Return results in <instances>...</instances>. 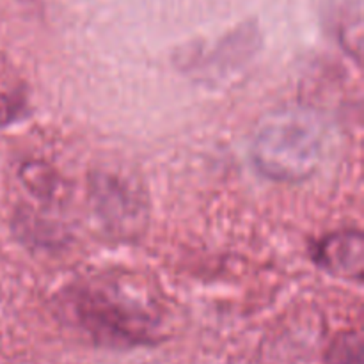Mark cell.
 <instances>
[{"label": "cell", "instance_id": "cell-1", "mask_svg": "<svg viewBox=\"0 0 364 364\" xmlns=\"http://www.w3.org/2000/svg\"><path fill=\"white\" fill-rule=\"evenodd\" d=\"M66 309L89 338L103 347L132 348L159 338L160 315L116 281H92L68 290Z\"/></svg>", "mask_w": 364, "mask_h": 364}, {"label": "cell", "instance_id": "cell-5", "mask_svg": "<svg viewBox=\"0 0 364 364\" xmlns=\"http://www.w3.org/2000/svg\"><path fill=\"white\" fill-rule=\"evenodd\" d=\"M329 364H363V340L359 334H345L327 354Z\"/></svg>", "mask_w": 364, "mask_h": 364}, {"label": "cell", "instance_id": "cell-2", "mask_svg": "<svg viewBox=\"0 0 364 364\" xmlns=\"http://www.w3.org/2000/svg\"><path fill=\"white\" fill-rule=\"evenodd\" d=\"M326 128L315 112L287 109L272 114L258 128L251 156L265 178L297 183L320 166Z\"/></svg>", "mask_w": 364, "mask_h": 364}, {"label": "cell", "instance_id": "cell-3", "mask_svg": "<svg viewBox=\"0 0 364 364\" xmlns=\"http://www.w3.org/2000/svg\"><path fill=\"white\" fill-rule=\"evenodd\" d=\"M91 199L98 219L117 237H135L146 223L144 199L128 181L107 173H96Z\"/></svg>", "mask_w": 364, "mask_h": 364}, {"label": "cell", "instance_id": "cell-7", "mask_svg": "<svg viewBox=\"0 0 364 364\" xmlns=\"http://www.w3.org/2000/svg\"><path fill=\"white\" fill-rule=\"evenodd\" d=\"M21 112H23V103L20 100L0 92V128L20 119Z\"/></svg>", "mask_w": 364, "mask_h": 364}, {"label": "cell", "instance_id": "cell-6", "mask_svg": "<svg viewBox=\"0 0 364 364\" xmlns=\"http://www.w3.org/2000/svg\"><path fill=\"white\" fill-rule=\"evenodd\" d=\"M21 178L25 185L38 196L53 194V178L52 171L48 167H43L41 164H28L21 167Z\"/></svg>", "mask_w": 364, "mask_h": 364}, {"label": "cell", "instance_id": "cell-4", "mask_svg": "<svg viewBox=\"0 0 364 364\" xmlns=\"http://www.w3.org/2000/svg\"><path fill=\"white\" fill-rule=\"evenodd\" d=\"M316 265L333 276L345 279H363L364 237L361 231L347 230L323 237L313 249Z\"/></svg>", "mask_w": 364, "mask_h": 364}]
</instances>
